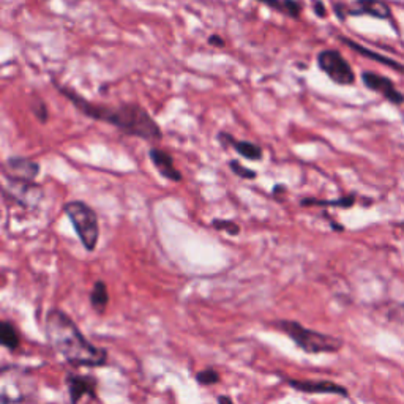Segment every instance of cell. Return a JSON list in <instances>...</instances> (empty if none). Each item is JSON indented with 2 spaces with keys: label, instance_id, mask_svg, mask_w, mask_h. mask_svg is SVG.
Segmentation results:
<instances>
[{
  "label": "cell",
  "instance_id": "1",
  "mask_svg": "<svg viewBox=\"0 0 404 404\" xmlns=\"http://www.w3.org/2000/svg\"><path fill=\"white\" fill-rule=\"evenodd\" d=\"M55 87L86 117L116 126L117 130L129 134V136H136L144 141H152V143L163 139V131L157 120L138 103H122L116 106L97 104L86 100L80 92L73 89L65 86L62 87L58 84H55Z\"/></svg>",
  "mask_w": 404,
  "mask_h": 404
},
{
  "label": "cell",
  "instance_id": "4",
  "mask_svg": "<svg viewBox=\"0 0 404 404\" xmlns=\"http://www.w3.org/2000/svg\"><path fill=\"white\" fill-rule=\"evenodd\" d=\"M63 214L72 222L82 246L94 251L100 240V223L97 212L84 201H70L63 205Z\"/></svg>",
  "mask_w": 404,
  "mask_h": 404
},
{
  "label": "cell",
  "instance_id": "14",
  "mask_svg": "<svg viewBox=\"0 0 404 404\" xmlns=\"http://www.w3.org/2000/svg\"><path fill=\"white\" fill-rule=\"evenodd\" d=\"M259 4H264L268 9L275 11H280L283 15H288L290 18H300L302 13V4L299 0H256Z\"/></svg>",
  "mask_w": 404,
  "mask_h": 404
},
{
  "label": "cell",
  "instance_id": "12",
  "mask_svg": "<svg viewBox=\"0 0 404 404\" xmlns=\"http://www.w3.org/2000/svg\"><path fill=\"white\" fill-rule=\"evenodd\" d=\"M288 384L299 390V392L303 393H332V395H342V396H347V390L343 386H338L335 382L330 381H295V379H289Z\"/></svg>",
  "mask_w": 404,
  "mask_h": 404
},
{
  "label": "cell",
  "instance_id": "23",
  "mask_svg": "<svg viewBox=\"0 0 404 404\" xmlns=\"http://www.w3.org/2000/svg\"><path fill=\"white\" fill-rule=\"evenodd\" d=\"M209 45L210 46H217V48H224V45H226V41L219 37V35H210L209 37Z\"/></svg>",
  "mask_w": 404,
  "mask_h": 404
},
{
  "label": "cell",
  "instance_id": "2",
  "mask_svg": "<svg viewBox=\"0 0 404 404\" xmlns=\"http://www.w3.org/2000/svg\"><path fill=\"white\" fill-rule=\"evenodd\" d=\"M46 337L53 349L73 366H103L108 352L92 344L65 311L54 308L46 316Z\"/></svg>",
  "mask_w": 404,
  "mask_h": 404
},
{
  "label": "cell",
  "instance_id": "18",
  "mask_svg": "<svg viewBox=\"0 0 404 404\" xmlns=\"http://www.w3.org/2000/svg\"><path fill=\"white\" fill-rule=\"evenodd\" d=\"M229 169L232 171V174H236L237 177H240V179H244V180H253V179H256V175H258L253 171V169L244 166L239 160H231Z\"/></svg>",
  "mask_w": 404,
  "mask_h": 404
},
{
  "label": "cell",
  "instance_id": "13",
  "mask_svg": "<svg viewBox=\"0 0 404 404\" xmlns=\"http://www.w3.org/2000/svg\"><path fill=\"white\" fill-rule=\"evenodd\" d=\"M339 41H343V43H346V45L349 46L351 49H354V51H357L359 54L365 55V58L371 59V60H374V62H379V63H382V65H388V67H392V68H395V70H396V72H400V73H403V75H404V65H401V63H398V62H393V60H390V59H386L384 55L376 54V53L370 51V49H366V48H364V46H360L359 43H356V41H352V40L346 38V37H339Z\"/></svg>",
  "mask_w": 404,
  "mask_h": 404
},
{
  "label": "cell",
  "instance_id": "21",
  "mask_svg": "<svg viewBox=\"0 0 404 404\" xmlns=\"http://www.w3.org/2000/svg\"><path fill=\"white\" fill-rule=\"evenodd\" d=\"M32 112L35 114L41 124H46L48 119H49V111L46 108L45 102L41 100L40 97H35L33 102H32Z\"/></svg>",
  "mask_w": 404,
  "mask_h": 404
},
{
  "label": "cell",
  "instance_id": "20",
  "mask_svg": "<svg viewBox=\"0 0 404 404\" xmlns=\"http://www.w3.org/2000/svg\"><path fill=\"white\" fill-rule=\"evenodd\" d=\"M212 226H214V228L218 231H226L229 236H239V232H240V226L236 222H231V219L217 218L212 222Z\"/></svg>",
  "mask_w": 404,
  "mask_h": 404
},
{
  "label": "cell",
  "instance_id": "19",
  "mask_svg": "<svg viewBox=\"0 0 404 404\" xmlns=\"http://www.w3.org/2000/svg\"><path fill=\"white\" fill-rule=\"evenodd\" d=\"M196 381L201 386H214L219 382V373L214 368H205V370L196 374Z\"/></svg>",
  "mask_w": 404,
  "mask_h": 404
},
{
  "label": "cell",
  "instance_id": "16",
  "mask_svg": "<svg viewBox=\"0 0 404 404\" xmlns=\"http://www.w3.org/2000/svg\"><path fill=\"white\" fill-rule=\"evenodd\" d=\"M0 343L10 351H16L21 344L19 333L10 321H4L0 324Z\"/></svg>",
  "mask_w": 404,
  "mask_h": 404
},
{
  "label": "cell",
  "instance_id": "24",
  "mask_svg": "<svg viewBox=\"0 0 404 404\" xmlns=\"http://www.w3.org/2000/svg\"><path fill=\"white\" fill-rule=\"evenodd\" d=\"M218 404H234L232 398L228 395H222V396H218Z\"/></svg>",
  "mask_w": 404,
  "mask_h": 404
},
{
  "label": "cell",
  "instance_id": "22",
  "mask_svg": "<svg viewBox=\"0 0 404 404\" xmlns=\"http://www.w3.org/2000/svg\"><path fill=\"white\" fill-rule=\"evenodd\" d=\"M313 11L316 13V16H319V18L327 16V9H325V5H324L322 0H313Z\"/></svg>",
  "mask_w": 404,
  "mask_h": 404
},
{
  "label": "cell",
  "instance_id": "7",
  "mask_svg": "<svg viewBox=\"0 0 404 404\" xmlns=\"http://www.w3.org/2000/svg\"><path fill=\"white\" fill-rule=\"evenodd\" d=\"M361 82L366 89H370L376 94H379L381 97H384L387 102L392 104L401 106L404 104V95L401 92L395 87V84L388 77L373 73V72H364L361 73Z\"/></svg>",
  "mask_w": 404,
  "mask_h": 404
},
{
  "label": "cell",
  "instance_id": "17",
  "mask_svg": "<svg viewBox=\"0 0 404 404\" xmlns=\"http://www.w3.org/2000/svg\"><path fill=\"white\" fill-rule=\"evenodd\" d=\"M302 205H319V207H342V209H351L356 204V196H343L335 201H324V200H313V197H307L300 202Z\"/></svg>",
  "mask_w": 404,
  "mask_h": 404
},
{
  "label": "cell",
  "instance_id": "6",
  "mask_svg": "<svg viewBox=\"0 0 404 404\" xmlns=\"http://www.w3.org/2000/svg\"><path fill=\"white\" fill-rule=\"evenodd\" d=\"M337 16L344 21L347 16H373L378 19L392 18V9L384 0H356L352 5H335Z\"/></svg>",
  "mask_w": 404,
  "mask_h": 404
},
{
  "label": "cell",
  "instance_id": "10",
  "mask_svg": "<svg viewBox=\"0 0 404 404\" xmlns=\"http://www.w3.org/2000/svg\"><path fill=\"white\" fill-rule=\"evenodd\" d=\"M98 382L94 376H81V374H68L67 376V387L68 395L72 404H77L81 401L82 396L90 395L95 398Z\"/></svg>",
  "mask_w": 404,
  "mask_h": 404
},
{
  "label": "cell",
  "instance_id": "8",
  "mask_svg": "<svg viewBox=\"0 0 404 404\" xmlns=\"http://www.w3.org/2000/svg\"><path fill=\"white\" fill-rule=\"evenodd\" d=\"M5 174L10 182L32 183L40 174V163L26 157H11L5 163Z\"/></svg>",
  "mask_w": 404,
  "mask_h": 404
},
{
  "label": "cell",
  "instance_id": "9",
  "mask_svg": "<svg viewBox=\"0 0 404 404\" xmlns=\"http://www.w3.org/2000/svg\"><path fill=\"white\" fill-rule=\"evenodd\" d=\"M217 141L224 148L231 147L239 155H242L244 158L250 160V161H261L262 155H264V152H262V148L258 144L251 143V141H239L228 131H219L218 136H217Z\"/></svg>",
  "mask_w": 404,
  "mask_h": 404
},
{
  "label": "cell",
  "instance_id": "3",
  "mask_svg": "<svg viewBox=\"0 0 404 404\" xmlns=\"http://www.w3.org/2000/svg\"><path fill=\"white\" fill-rule=\"evenodd\" d=\"M276 330L285 333L293 342L307 354H321V352H338L343 347V339L337 337L325 335V333L310 330L303 327L300 322L281 319L273 322Z\"/></svg>",
  "mask_w": 404,
  "mask_h": 404
},
{
  "label": "cell",
  "instance_id": "5",
  "mask_svg": "<svg viewBox=\"0 0 404 404\" xmlns=\"http://www.w3.org/2000/svg\"><path fill=\"white\" fill-rule=\"evenodd\" d=\"M316 62L319 70L327 75L337 86H352L356 82V73H354L351 63L337 49H324L317 54Z\"/></svg>",
  "mask_w": 404,
  "mask_h": 404
},
{
  "label": "cell",
  "instance_id": "15",
  "mask_svg": "<svg viewBox=\"0 0 404 404\" xmlns=\"http://www.w3.org/2000/svg\"><path fill=\"white\" fill-rule=\"evenodd\" d=\"M108 303H109L108 288H106L104 281L98 280L94 285V289H92V293H90V305H92V308H94L97 313L102 315L103 311L106 310V307H108Z\"/></svg>",
  "mask_w": 404,
  "mask_h": 404
},
{
  "label": "cell",
  "instance_id": "11",
  "mask_svg": "<svg viewBox=\"0 0 404 404\" xmlns=\"http://www.w3.org/2000/svg\"><path fill=\"white\" fill-rule=\"evenodd\" d=\"M148 157H151L152 165L155 166V169L165 177L166 180L169 182H182V174L179 169L175 168L174 165V158L169 155L166 151H163V148L158 147H152L151 151H148Z\"/></svg>",
  "mask_w": 404,
  "mask_h": 404
}]
</instances>
